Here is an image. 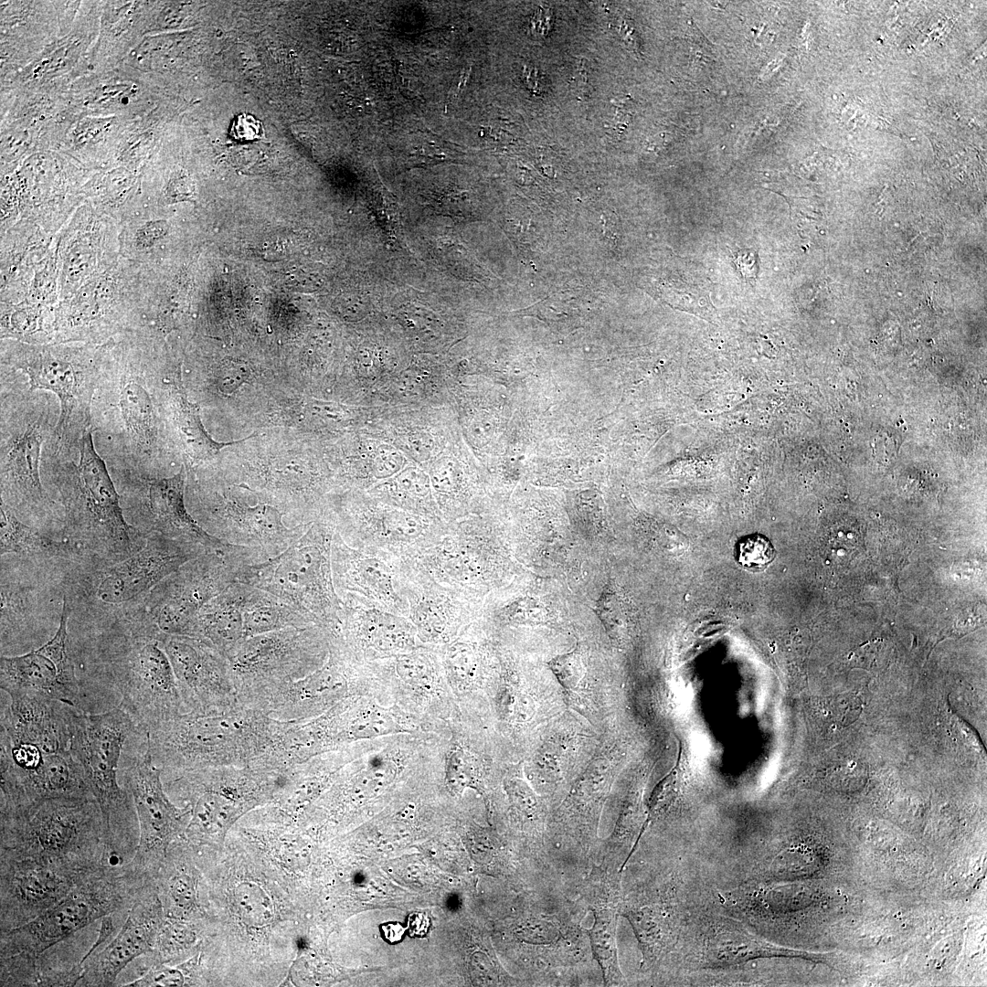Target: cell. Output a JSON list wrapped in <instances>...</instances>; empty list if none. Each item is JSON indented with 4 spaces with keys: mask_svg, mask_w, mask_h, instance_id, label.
Listing matches in <instances>:
<instances>
[{
    "mask_svg": "<svg viewBox=\"0 0 987 987\" xmlns=\"http://www.w3.org/2000/svg\"><path fill=\"white\" fill-rule=\"evenodd\" d=\"M1 394V499L10 509L45 512L51 502L41 483L40 462L57 425L51 400L28 387Z\"/></svg>",
    "mask_w": 987,
    "mask_h": 987,
    "instance_id": "10",
    "label": "cell"
},
{
    "mask_svg": "<svg viewBox=\"0 0 987 987\" xmlns=\"http://www.w3.org/2000/svg\"><path fill=\"white\" fill-rule=\"evenodd\" d=\"M229 133L231 137L237 141H254L260 138L262 125L253 115L242 113L233 121Z\"/></svg>",
    "mask_w": 987,
    "mask_h": 987,
    "instance_id": "37",
    "label": "cell"
},
{
    "mask_svg": "<svg viewBox=\"0 0 987 987\" xmlns=\"http://www.w3.org/2000/svg\"><path fill=\"white\" fill-rule=\"evenodd\" d=\"M321 625L288 627L245 638L225 653L231 679L268 681L299 675L318 664Z\"/></svg>",
    "mask_w": 987,
    "mask_h": 987,
    "instance_id": "15",
    "label": "cell"
},
{
    "mask_svg": "<svg viewBox=\"0 0 987 987\" xmlns=\"http://www.w3.org/2000/svg\"><path fill=\"white\" fill-rule=\"evenodd\" d=\"M755 257L756 255L754 252L749 250L741 251L738 254L736 260L737 264L741 273L748 278H752L756 275L757 260Z\"/></svg>",
    "mask_w": 987,
    "mask_h": 987,
    "instance_id": "40",
    "label": "cell"
},
{
    "mask_svg": "<svg viewBox=\"0 0 987 987\" xmlns=\"http://www.w3.org/2000/svg\"><path fill=\"white\" fill-rule=\"evenodd\" d=\"M143 879L127 865L104 866L79 882L53 907L1 933V959L33 960L51 946L100 918L133 903Z\"/></svg>",
    "mask_w": 987,
    "mask_h": 987,
    "instance_id": "9",
    "label": "cell"
},
{
    "mask_svg": "<svg viewBox=\"0 0 987 987\" xmlns=\"http://www.w3.org/2000/svg\"><path fill=\"white\" fill-rule=\"evenodd\" d=\"M509 791L516 804L525 812L533 811L536 799L531 791L520 780H512Z\"/></svg>",
    "mask_w": 987,
    "mask_h": 987,
    "instance_id": "39",
    "label": "cell"
},
{
    "mask_svg": "<svg viewBox=\"0 0 987 987\" xmlns=\"http://www.w3.org/2000/svg\"><path fill=\"white\" fill-rule=\"evenodd\" d=\"M192 180L184 175L173 177L167 186V196L171 202L189 200L194 193Z\"/></svg>",
    "mask_w": 987,
    "mask_h": 987,
    "instance_id": "38",
    "label": "cell"
},
{
    "mask_svg": "<svg viewBox=\"0 0 987 987\" xmlns=\"http://www.w3.org/2000/svg\"><path fill=\"white\" fill-rule=\"evenodd\" d=\"M715 931L707 941V952L708 960L718 965H728L764 956L804 955L799 951L774 948L734 928H716Z\"/></svg>",
    "mask_w": 987,
    "mask_h": 987,
    "instance_id": "27",
    "label": "cell"
},
{
    "mask_svg": "<svg viewBox=\"0 0 987 987\" xmlns=\"http://www.w3.org/2000/svg\"><path fill=\"white\" fill-rule=\"evenodd\" d=\"M201 501L203 528L226 545L253 548L269 559L284 551L312 524L294 526L285 513L268 499L249 504L239 492H214Z\"/></svg>",
    "mask_w": 987,
    "mask_h": 987,
    "instance_id": "12",
    "label": "cell"
},
{
    "mask_svg": "<svg viewBox=\"0 0 987 987\" xmlns=\"http://www.w3.org/2000/svg\"><path fill=\"white\" fill-rule=\"evenodd\" d=\"M407 588L409 616L417 636L423 642H440L449 640L453 629V590L432 579Z\"/></svg>",
    "mask_w": 987,
    "mask_h": 987,
    "instance_id": "24",
    "label": "cell"
},
{
    "mask_svg": "<svg viewBox=\"0 0 987 987\" xmlns=\"http://www.w3.org/2000/svg\"><path fill=\"white\" fill-rule=\"evenodd\" d=\"M395 722L379 708L366 709L352 724L356 738H374L395 731Z\"/></svg>",
    "mask_w": 987,
    "mask_h": 987,
    "instance_id": "35",
    "label": "cell"
},
{
    "mask_svg": "<svg viewBox=\"0 0 987 987\" xmlns=\"http://www.w3.org/2000/svg\"><path fill=\"white\" fill-rule=\"evenodd\" d=\"M445 668L452 685L466 687L473 680L476 658L472 648L464 642L451 644L445 653Z\"/></svg>",
    "mask_w": 987,
    "mask_h": 987,
    "instance_id": "32",
    "label": "cell"
},
{
    "mask_svg": "<svg viewBox=\"0 0 987 987\" xmlns=\"http://www.w3.org/2000/svg\"><path fill=\"white\" fill-rule=\"evenodd\" d=\"M242 616L245 638L288 627L316 624L277 597L249 585L242 602Z\"/></svg>",
    "mask_w": 987,
    "mask_h": 987,
    "instance_id": "26",
    "label": "cell"
},
{
    "mask_svg": "<svg viewBox=\"0 0 987 987\" xmlns=\"http://www.w3.org/2000/svg\"><path fill=\"white\" fill-rule=\"evenodd\" d=\"M92 872L37 856L2 852L1 932L42 914Z\"/></svg>",
    "mask_w": 987,
    "mask_h": 987,
    "instance_id": "14",
    "label": "cell"
},
{
    "mask_svg": "<svg viewBox=\"0 0 987 987\" xmlns=\"http://www.w3.org/2000/svg\"><path fill=\"white\" fill-rule=\"evenodd\" d=\"M615 913L610 909L594 910V924L589 931L592 952L606 981L621 978L617 962Z\"/></svg>",
    "mask_w": 987,
    "mask_h": 987,
    "instance_id": "29",
    "label": "cell"
},
{
    "mask_svg": "<svg viewBox=\"0 0 987 987\" xmlns=\"http://www.w3.org/2000/svg\"><path fill=\"white\" fill-rule=\"evenodd\" d=\"M329 523L313 522L278 556L237 568L236 581L271 593L321 626L341 621L332 575Z\"/></svg>",
    "mask_w": 987,
    "mask_h": 987,
    "instance_id": "7",
    "label": "cell"
},
{
    "mask_svg": "<svg viewBox=\"0 0 987 987\" xmlns=\"http://www.w3.org/2000/svg\"><path fill=\"white\" fill-rule=\"evenodd\" d=\"M241 563L224 552L188 561L154 588L150 622L163 634L194 637L200 610L236 581Z\"/></svg>",
    "mask_w": 987,
    "mask_h": 987,
    "instance_id": "11",
    "label": "cell"
},
{
    "mask_svg": "<svg viewBox=\"0 0 987 987\" xmlns=\"http://www.w3.org/2000/svg\"><path fill=\"white\" fill-rule=\"evenodd\" d=\"M128 755L124 756L122 780L134 804L139 831L136 853L128 865L143 876L163 844L178 827L180 812L164 793L162 770L153 760L149 738L135 743Z\"/></svg>",
    "mask_w": 987,
    "mask_h": 987,
    "instance_id": "16",
    "label": "cell"
},
{
    "mask_svg": "<svg viewBox=\"0 0 987 987\" xmlns=\"http://www.w3.org/2000/svg\"><path fill=\"white\" fill-rule=\"evenodd\" d=\"M144 732L118 706L97 713L75 709L72 715L73 752L100 806L107 844L120 856L138 827L132 796L119 781L121 761L128 746Z\"/></svg>",
    "mask_w": 987,
    "mask_h": 987,
    "instance_id": "6",
    "label": "cell"
},
{
    "mask_svg": "<svg viewBox=\"0 0 987 987\" xmlns=\"http://www.w3.org/2000/svg\"><path fill=\"white\" fill-rule=\"evenodd\" d=\"M210 553L193 544L152 531L143 548L100 574L96 598L120 605L149 592L188 561Z\"/></svg>",
    "mask_w": 987,
    "mask_h": 987,
    "instance_id": "17",
    "label": "cell"
},
{
    "mask_svg": "<svg viewBox=\"0 0 987 987\" xmlns=\"http://www.w3.org/2000/svg\"><path fill=\"white\" fill-rule=\"evenodd\" d=\"M179 372L164 377L168 419L185 453L196 462L207 460L218 446L204 429L198 407L188 400Z\"/></svg>",
    "mask_w": 987,
    "mask_h": 987,
    "instance_id": "25",
    "label": "cell"
},
{
    "mask_svg": "<svg viewBox=\"0 0 987 987\" xmlns=\"http://www.w3.org/2000/svg\"><path fill=\"white\" fill-rule=\"evenodd\" d=\"M427 919L423 915L415 914L414 917H410L409 925L411 930L415 933H420L426 930Z\"/></svg>",
    "mask_w": 987,
    "mask_h": 987,
    "instance_id": "41",
    "label": "cell"
},
{
    "mask_svg": "<svg viewBox=\"0 0 987 987\" xmlns=\"http://www.w3.org/2000/svg\"><path fill=\"white\" fill-rule=\"evenodd\" d=\"M146 335L134 330L105 343L93 399L100 422L94 430H104L120 453L143 468L157 456L160 430L154 377L145 357Z\"/></svg>",
    "mask_w": 987,
    "mask_h": 987,
    "instance_id": "1",
    "label": "cell"
},
{
    "mask_svg": "<svg viewBox=\"0 0 987 987\" xmlns=\"http://www.w3.org/2000/svg\"><path fill=\"white\" fill-rule=\"evenodd\" d=\"M247 585L233 582L200 610L194 638L202 640L224 655L245 639L242 602Z\"/></svg>",
    "mask_w": 987,
    "mask_h": 987,
    "instance_id": "23",
    "label": "cell"
},
{
    "mask_svg": "<svg viewBox=\"0 0 987 987\" xmlns=\"http://www.w3.org/2000/svg\"><path fill=\"white\" fill-rule=\"evenodd\" d=\"M340 600L341 621L360 646L381 653L408 652L415 647L417 631L410 620L357 596L347 594Z\"/></svg>",
    "mask_w": 987,
    "mask_h": 987,
    "instance_id": "22",
    "label": "cell"
},
{
    "mask_svg": "<svg viewBox=\"0 0 987 987\" xmlns=\"http://www.w3.org/2000/svg\"><path fill=\"white\" fill-rule=\"evenodd\" d=\"M154 899L138 893L120 932L85 964L78 982L111 986L119 973L133 960L152 950L156 930Z\"/></svg>",
    "mask_w": 987,
    "mask_h": 987,
    "instance_id": "20",
    "label": "cell"
},
{
    "mask_svg": "<svg viewBox=\"0 0 987 987\" xmlns=\"http://www.w3.org/2000/svg\"><path fill=\"white\" fill-rule=\"evenodd\" d=\"M94 432L91 427L80 440L77 462L65 454L45 453L69 533L99 554L122 559L139 550L134 542L136 530L123 516L120 496L95 448Z\"/></svg>",
    "mask_w": 987,
    "mask_h": 987,
    "instance_id": "5",
    "label": "cell"
},
{
    "mask_svg": "<svg viewBox=\"0 0 987 987\" xmlns=\"http://www.w3.org/2000/svg\"><path fill=\"white\" fill-rule=\"evenodd\" d=\"M0 724L1 812L52 798L92 796L72 749L69 725Z\"/></svg>",
    "mask_w": 987,
    "mask_h": 987,
    "instance_id": "3",
    "label": "cell"
},
{
    "mask_svg": "<svg viewBox=\"0 0 987 987\" xmlns=\"http://www.w3.org/2000/svg\"><path fill=\"white\" fill-rule=\"evenodd\" d=\"M69 610L66 598L54 636L42 646L16 656L1 655L0 687L4 693L36 691L78 710L94 713L91 700L78 678L68 644Z\"/></svg>",
    "mask_w": 987,
    "mask_h": 987,
    "instance_id": "13",
    "label": "cell"
},
{
    "mask_svg": "<svg viewBox=\"0 0 987 987\" xmlns=\"http://www.w3.org/2000/svg\"><path fill=\"white\" fill-rule=\"evenodd\" d=\"M385 931L386 938L388 940L396 941L402 937L404 929L399 924H387L385 928Z\"/></svg>",
    "mask_w": 987,
    "mask_h": 987,
    "instance_id": "42",
    "label": "cell"
},
{
    "mask_svg": "<svg viewBox=\"0 0 987 987\" xmlns=\"http://www.w3.org/2000/svg\"><path fill=\"white\" fill-rule=\"evenodd\" d=\"M445 764L446 781L452 791H462L472 783V761L461 747L452 748L448 752Z\"/></svg>",
    "mask_w": 987,
    "mask_h": 987,
    "instance_id": "33",
    "label": "cell"
},
{
    "mask_svg": "<svg viewBox=\"0 0 987 987\" xmlns=\"http://www.w3.org/2000/svg\"><path fill=\"white\" fill-rule=\"evenodd\" d=\"M398 677L416 689L430 690L434 684V669L430 660L420 653H401L396 660Z\"/></svg>",
    "mask_w": 987,
    "mask_h": 987,
    "instance_id": "31",
    "label": "cell"
},
{
    "mask_svg": "<svg viewBox=\"0 0 987 987\" xmlns=\"http://www.w3.org/2000/svg\"><path fill=\"white\" fill-rule=\"evenodd\" d=\"M1 363L25 374L31 390L51 392L59 414L44 451L52 454L77 450L92 425V403L101 374L105 344L82 342L28 344L6 339Z\"/></svg>",
    "mask_w": 987,
    "mask_h": 987,
    "instance_id": "2",
    "label": "cell"
},
{
    "mask_svg": "<svg viewBox=\"0 0 987 987\" xmlns=\"http://www.w3.org/2000/svg\"><path fill=\"white\" fill-rule=\"evenodd\" d=\"M183 705L191 711L213 709L223 684L231 678L225 655L213 645L184 635L161 636Z\"/></svg>",
    "mask_w": 987,
    "mask_h": 987,
    "instance_id": "18",
    "label": "cell"
},
{
    "mask_svg": "<svg viewBox=\"0 0 987 987\" xmlns=\"http://www.w3.org/2000/svg\"><path fill=\"white\" fill-rule=\"evenodd\" d=\"M776 550L771 541L759 533L740 536L734 546V557L744 568L761 570L775 558Z\"/></svg>",
    "mask_w": 987,
    "mask_h": 987,
    "instance_id": "30",
    "label": "cell"
},
{
    "mask_svg": "<svg viewBox=\"0 0 987 987\" xmlns=\"http://www.w3.org/2000/svg\"><path fill=\"white\" fill-rule=\"evenodd\" d=\"M184 466L172 477L144 480V509L152 531L196 545L207 552L228 553L231 547L209 535L187 512L184 503Z\"/></svg>",
    "mask_w": 987,
    "mask_h": 987,
    "instance_id": "21",
    "label": "cell"
},
{
    "mask_svg": "<svg viewBox=\"0 0 987 987\" xmlns=\"http://www.w3.org/2000/svg\"><path fill=\"white\" fill-rule=\"evenodd\" d=\"M333 581L338 597L354 595L389 611H402L409 606L398 594V579L391 567L377 551L349 547L334 531L331 545Z\"/></svg>",
    "mask_w": 987,
    "mask_h": 987,
    "instance_id": "19",
    "label": "cell"
},
{
    "mask_svg": "<svg viewBox=\"0 0 987 987\" xmlns=\"http://www.w3.org/2000/svg\"><path fill=\"white\" fill-rule=\"evenodd\" d=\"M1 851L37 856L93 871L111 866L100 806L94 798L60 797L1 814Z\"/></svg>",
    "mask_w": 987,
    "mask_h": 987,
    "instance_id": "4",
    "label": "cell"
},
{
    "mask_svg": "<svg viewBox=\"0 0 987 987\" xmlns=\"http://www.w3.org/2000/svg\"><path fill=\"white\" fill-rule=\"evenodd\" d=\"M161 634L140 625L123 641L111 642L103 680L108 696L113 691L117 706L148 733L180 714L183 706Z\"/></svg>",
    "mask_w": 987,
    "mask_h": 987,
    "instance_id": "8",
    "label": "cell"
},
{
    "mask_svg": "<svg viewBox=\"0 0 987 987\" xmlns=\"http://www.w3.org/2000/svg\"><path fill=\"white\" fill-rule=\"evenodd\" d=\"M0 552L27 556L55 557L65 555L69 547L20 522L4 501L0 500Z\"/></svg>",
    "mask_w": 987,
    "mask_h": 987,
    "instance_id": "28",
    "label": "cell"
},
{
    "mask_svg": "<svg viewBox=\"0 0 987 987\" xmlns=\"http://www.w3.org/2000/svg\"><path fill=\"white\" fill-rule=\"evenodd\" d=\"M548 665L566 690L576 688L584 674L582 660L577 652L556 656L548 663Z\"/></svg>",
    "mask_w": 987,
    "mask_h": 987,
    "instance_id": "36",
    "label": "cell"
},
{
    "mask_svg": "<svg viewBox=\"0 0 987 987\" xmlns=\"http://www.w3.org/2000/svg\"><path fill=\"white\" fill-rule=\"evenodd\" d=\"M394 762L383 756H376L369 761V766L360 778V786L367 795L378 793L394 778Z\"/></svg>",
    "mask_w": 987,
    "mask_h": 987,
    "instance_id": "34",
    "label": "cell"
}]
</instances>
